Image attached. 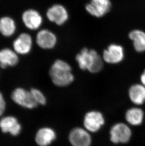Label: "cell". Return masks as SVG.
I'll list each match as a JSON object with an SVG mask.
<instances>
[{"label": "cell", "mask_w": 145, "mask_h": 146, "mask_svg": "<svg viewBox=\"0 0 145 146\" xmlns=\"http://www.w3.org/2000/svg\"><path fill=\"white\" fill-rule=\"evenodd\" d=\"M49 75L52 83L58 87L68 86L74 80L70 64L62 60H57L53 62L49 69Z\"/></svg>", "instance_id": "cell-1"}, {"label": "cell", "mask_w": 145, "mask_h": 146, "mask_svg": "<svg viewBox=\"0 0 145 146\" xmlns=\"http://www.w3.org/2000/svg\"><path fill=\"white\" fill-rule=\"evenodd\" d=\"M75 59L81 70L92 73L99 72L103 68V58L95 50L84 48L77 54Z\"/></svg>", "instance_id": "cell-2"}, {"label": "cell", "mask_w": 145, "mask_h": 146, "mask_svg": "<svg viewBox=\"0 0 145 146\" xmlns=\"http://www.w3.org/2000/svg\"><path fill=\"white\" fill-rule=\"evenodd\" d=\"M132 136V131L127 123H116L110 129V140L115 144L127 143Z\"/></svg>", "instance_id": "cell-3"}, {"label": "cell", "mask_w": 145, "mask_h": 146, "mask_svg": "<svg viewBox=\"0 0 145 146\" xmlns=\"http://www.w3.org/2000/svg\"><path fill=\"white\" fill-rule=\"evenodd\" d=\"M105 118L104 115L99 111H89L84 116V128L90 133L98 132L105 125Z\"/></svg>", "instance_id": "cell-4"}, {"label": "cell", "mask_w": 145, "mask_h": 146, "mask_svg": "<svg viewBox=\"0 0 145 146\" xmlns=\"http://www.w3.org/2000/svg\"><path fill=\"white\" fill-rule=\"evenodd\" d=\"M69 141L72 146H91L92 139L90 132L84 128L76 127L69 132Z\"/></svg>", "instance_id": "cell-5"}, {"label": "cell", "mask_w": 145, "mask_h": 146, "mask_svg": "<svg viewBox=\"0 0 145 146\" xmlns=\"http://www.w3.org/2000/svg\"><path fill=\"white\" fill-rule=\"evenodd\" d=\"M11 97L15 103L23 108L33 109L38 106L30 91H28L23 88H16L12 93Z\"/></svg>", "instance_id": "cell-6"}, {"label": "cell", "mask_w": 145, "mask_h": 146, "mask_svg": "<svg viewBox=\"0 0 145 146\" xmlns=\"http://www.w3.org/2000/svg\"><path fill=\"white\" fill-rule=\"evenodd\" d=\"M110 0H90L85 6V10L89 14L96 18H102L110 11Z\"/></svg>", "instance_id": "cell-7"}, {"label": "cell", "mask_w": 145, "mask_h": 146, "mask_svg": "<svg viewBox=\"0 0 145 146\" xmlns=\"http://www.w3.org/2000/svg\"><path fill=\"white\" fill-rule=\"evenodd\" d=\"M46 17L51 22L61 26L64 24L69 19V14L64 6L61 4H55L47 10Z\"/></svg>", "instance_id": "cell-8"}, {"label": "cell", "mask_w": 145, "mask_h": 146, "mask_svg": "<svg viewBox=\"0 0 145 146\" xmlns=\"http://www.w3.org/2000/svg\"><path fill=\"white\" fill-rule=\"evenodd\" d=\"M13 49L18 55H26L31 51L33 38L28 33H21L13 42Z\"/></svg>", "instance_id": "cell-9"}, {"label": "cell", "mask_w": 145, "mask_h": 146, "mask_svg": "<svg viewBox=\"0 0 145 146\" xmlns=\"http://www.w3.org/2000/svg\"><path fill=\"white\" fill-rule=\"evenodd\" d=\"M125 58V50L120 44H110L103 52V60L109 64H117Z\"/></svg>", "instance_id": "cell-10"}, {"label": "cell", "mask_w": 145, "mask_h": 146, "mask_svg": "<svg viewBox=\"0 0 145 146\" xmlns=\"http://www.w3.org/2000/svg\"><path fill=\"white\" fill-rule=\"evenodd\" d=\"M21 18L25 27L31 31L39 29L43 24V17L35 9H29L26 10L22 13Z\"/></svg>", "instance_id": "cell-11"}, {"label": "cell", "mask_w": 145, "mask_h": 146, "mask_svg": "<svg viewBox=\"0 0 145 146\" xmlns=\"http://www.w3.org/2000/svg\"><path fill=\"white\" fill-rule=\"evenodd\" d=\"M36 42L41 48L51 49L56 45L57 37L51 31L47 29H41L37 33Z\"/></svg>", "instance_id": "cell-12"}, {"label": "cell", "mask_w": 145, "mask_h": 146, "mask_svg": "<svg viewBox=\"0 0 145 146\" xmlns=\"http://www.w3.org/2000/svg\"><path fill=\"white\" fill-rule=\"evenodd\" d=\"M57 133L51 127H42L36 133L35 141L39 146H49L56 139Z\"/></svg>", "instance_id": "cell-13"}, {"label": "cell", "mask_w": 145, "mask_h": 146, "mask_svg": "<svg viewBox=\"0 0 145 146\" xmlns=\"http://www.w3.org/2000/svg\"><path fill=\"white\" fill-rule=\"evenodd\" d=\"M145 119V112L139 106L131 107L125 113V119L128 125L137 127L142 124Z\"/></svg>", "instance_id": "cell-14"}, {"label": "cell", "mask_w": 145, "mask_h": 146, "mask_svg": "<svg viewBox=\"0 0 145 146\" xmlns=\"http://www.w3.org/2000/svg\"><path fill=\"white\" fill-rule=\"evenodd\" d=\"M0 128L4 133L16 136L20 133L21 126L17 119L13 116H7L0 120Z\"/></svg>", "instance_id": "cell-15"}, {"label": "cell", "mask_w": 145, "mask_h": 146, "mask_svg": "<svg viewBox=\"0 0 145 146\" xmlns=\"http://www.w3.org/2000/svg\"><path fill=\"white\" fill-rule=\"evenodd\" d=\"M128 95L130 102L135 106H141L145 103V87L141 83L130 86Z\"/></svg>", "instance_id": "cell-16"}, {"label": "cell", "mask_w": 145, "mask_h": 146, "mask_svg": "<svg viewBox=\"0 0 145 146\" xmlns=\"http://www.w3.org/2000/svg\"><path fill=\"white\" fill-rule=\"evenodd\" d=\"M18 54L14 50L9 48L0 50V67L1 68L14 67L18 64Z\"/></svg>", "instance_id": "cell-17"}, {"label": "cell", "mask_w": 145, "mask_h": 146, "mask_svg": "<svg viewBox=\"0 0 145 146\" xmlns=\"http://www.w3.org/2000/svg\"><path fill=\"white\" fill-rule=\"evenodd\" d=\"M16 25L13 18L4 16L0 18V33L5 37H11L16 31Z\"/></svg>", "instance_id": "cell-18"}, {"label": "cell", "mask_w": 145, "mask_h": 146, "mask_svg": "<svg viewBox=\"0 0 145 146\" xmlns=\"http://www.w3.org/2000/svg\"><path fill=\"white\" fill-rule=\"evenodd\" d=\"M129 38L132 41L134 49L137 52H145V32L140 29L131 31L129 34Z\"/></svg>", "instance_id": "cell-19"}, {"label": "cell", "mask_w": 145, "mask_h": 146, "mask_svg": "<svg viewBox=\"0 0 145 146\" xmlns=\"http://www.w3.org/2000/svg\"><path fill=\"white\" fill-rule=\"evenodd\" d=\"M30 92L38 105H44L46 103V98L40 90L37 88H32Z\"/></svg>", "instance_id": "cell-20"}, {"label": "cell", "mask_w": 145, "mask_h": 146, "mask_svg": "<svg viewBox=\"0 0 145 146\" xmlns=\"http://www.w3.org/2000/svg\"><path fill=\"white\" fill-rule=\"evenodd\" d=\"M6 108V102L3 94L0 92V116L4 113Z\"/></svg>", "instance_id": "cell-21"}, {"label": "cell", "mask_w": 145, "mask_h": 146, "mask_svg": "<svg viewBox=\"0 0 145 146\" xmlns=\"http://www.w3.org/2000/svg\"><path fill=\"white\" fill-rule=\"evenodd\" d=\"M140 80L141 84H143L145 87V70L140 75Z\"/></svg>", "instance_id": "cell-22"}]
</instances>
